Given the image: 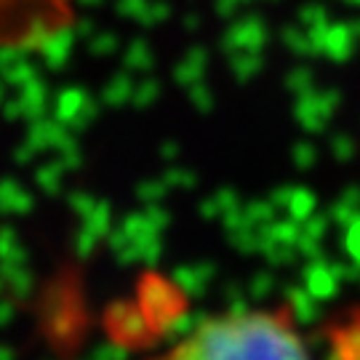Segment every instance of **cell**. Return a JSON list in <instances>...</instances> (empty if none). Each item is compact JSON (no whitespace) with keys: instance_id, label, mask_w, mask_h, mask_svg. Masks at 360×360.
<instances>
[{"instance_id":"1","label":"cell","mask_w":360,"mask_h":360,"mask_svg":"<svg viewBox=\"0 0 360 360\" xmlns=\"http://www.w3.org/2000/svg\"><path fill=\"white\" fill-rule=\"evenodd\" d=\"M155 360H312L283 309H245L203 321Z\"/></svg>"},{"instance_id":"2","label":"cell","mask_w":360,"mask_h":360,"mask_svg":"<svg viewBox=\"0 0 360 360\" xmlns=\"http://www.w3.org/2000/svg\"><path fill=\"white\" fill-rule=\"evenodd\" d=\"M75 25V0H0V51H40Z\"/></svg>"}]
</instances>
